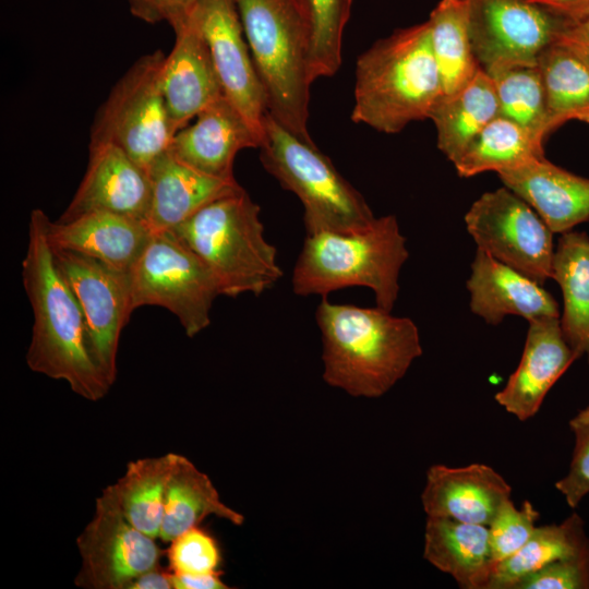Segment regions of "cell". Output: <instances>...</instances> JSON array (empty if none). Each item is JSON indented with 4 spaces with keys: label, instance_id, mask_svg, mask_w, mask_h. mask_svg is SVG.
<instances>
[{
    "label": "cell",
    "instance_id": "cell-26",
    "mask_svg": "<svg viewBox=\"0 0 589 589\" xmlns=\"http://www.w3.org/2000/svg\"><path fill=\"white\" fill-rule=\"evenodd\" d=\"M211 515L236 526L244 521L242 514L221 502L208 476L178 454L166 488L159 539L170 542Z\"/></svg>",
    "mask_w": 589,
    "mask_h": 589
},
{
    "label": "cell",
    "instance_id": "cell-16",
    "mask_svg": "<svg viewBox=\"0 0 589 589\" xmlns=\"http://www.w3.org/2000/svg\"><path fill=\"white\" fill-rule=\"evenodd\" d=\"M529 323L520 361L496 402L519 421L536 416L552 386L578 359L566 341L560 317H541Z\"/></svg>",
    "mask_w": 589,
    "mask_h": 589
},
{
    "label": "cell",
    "instance_id": "cell-21",
    "mask_svg": "<svg viewBox=\"0 0 589 589\" xmlns=\"http://www.w3.org/2000/svg\"><path fill=\"white\" fill-rule=\"evenodd\" d=\"M46 230L53 250L77 252L122 272L131 271L153 233L146 221L107 211L68 221L48 217Z\"/></svg>",
    "mask_w": 589,
    "mask_h": 589
},
{
    "label": "cell",
    "instance_id": "cell-20",
    "mask_svg": "<svg viewBox=\"0 0 589 589\" xmlns=\"http://www.w3.org/2000/svg\"><path fill=\"white\" fill-rule=\"evenodd\" d=\"M469 306L473 314L491 325L508 315L528 322L541 317H560L555 299L539 283L477 249L466 283Z\"/></svg>",
    "mask_w": 589,
    "mask_h": 589
},
{
    "label": "cell",
    "instance_id": "cell-8",
    "mask_svg": "<svg viewBox=\"0 0 589 589\" xmlns=\"http://www.w3.org/2000/svg\"><path fill=\"white\" fill-rule=\"evenodd\" d=\"M165 59L160 50L140 57L111 88L91 128L89 145H117L147 172L175 135L161 86Z\"/></svg>",
    "mask_w": 589,
    "mask_h": 589
},
{
    "label": "cell",
    "instance_id": "cell-10",
    "mask_svg": "<svg viewBox=\"0 0 589 589\" xmlns=\"http://www.w3.org/2000/svg\"><path fill=\"white\" fill-rule=\"evenodd\" d=\"M478 249L540 285L552 278L553 232L539 214L507 187L485 192L465 215Z\"/></svg>",
    "mask_w": 589,
    "mask_h": 589
},
{
    "label": "cell",
    "instance_id": "cell-4",
    "mask_svg": "<svg viewBox=\"0 0 589 589\" xmlns=\"http://www.w3.org/2000/svg\"><path fill=\"white\" fill-rule=\"evenodd\" d=\"M408 256L394 215L375 217L353 231L306 235L293 267L292 290L302 297H327L342 288L366 287L374 292L376 306L392 312Z\"/></svg>",
    "mask_w": 589,
    "mask_h": 589
},
{
    "label": "cell",
    "instance_id": "cell-42",
    "mask_svg": "<svg viewBox=\"0 0 589 589\" xmlns=\"http://www.w3.org/2000/svg\"><path fill=\"white\" fill-rule=\"evenodd\" d=\"M171 573V572H170ZM220 574L214 575H176L171 573L172 589H228L219 577Z\"/></svg>",
    "mask_w": 589,
    "mask_h": 589
},
{
    "label": "cell",
    "instance_id": "cell-39",
    "mask_svg": "<svg viewBox=\"0 0 589 589\" xmlns=\"http://www.w3.org/2000/svg\"><path fill=\"white\" fill-rule=\"evenodd\" d=\"M135 17L155 24L167 22L178 31L195 14L200 0H128Z\"/></svg>",
    "mask_w": 589,
    "mask_h": 589
},
{
    "label": "cell",
    "instance_id": "cell-22",
    "mask_svg": "<svg viewBox=\"0 0 589 589\" xmlns=\"http://www.w3.org/2000/svg\"><path fill=\"white\" fill-rule=\"evenodd\" d=\"M505 187L522 197L553 233L589 220V179L543 157L497 173Z\"/></svg>",
    "mask_w": 589,
    "mask_h": 589
},
{
    "label": "cell",
    "instance_id": "cell-38",
    "mask_svg": "<svg viewBox=\"0 0 589 589\" xmlns=\"http://www.w3.org/2000/svg\"><path fill=\"white\" fill-rule=\"evenodd\" d=\"M515 589H589V543L527 576Z\"/></svg>",
    "mask_w": 589,
    "mask_h": 589
},
{
    "label": "cell",
    "instance_id": "cell-9",
    "mask_svg": "<svg viewBox=\"0 0 589 589\" xmlns=\"http://www.w3.org/2000/svg\"><path fill=\"white\" fill-rule=\"evenodd\" d=\"M132 305L167 309L192 338L211 323L218 281L204 262L172 230L153 232L130 271Z\"/></svg>",
    "mask_w": 589,
    "mask_h": 589
},
{
    "label": "cell",
    "instance_id": "cell-12",
    "mask_svg": "<svg viewBox=\"0 0 589 589\" xmlns=\"http://www.w3.org/2000/svg\"><path fill=\"white\" fill-rule=\"evenodd\" d=\"M52 251L83 312L94 358L112 385L121 332L134 311L130 272L77 252Z\"/></svg>",
    "mask_w": 589,
    "mask_h": 589
},
{
    "label": "cell",
    "instance_id": "cell-28",
    "mask_svg": "<svg viewBox=\"0 0 589 589\" xmlns=\"http://www.w3.org/2000/svg\"><path fill=\"white\" fill-rule=\"evenodd\" d=\"M552 278L563 296L560 318L563 335L577 358L585 356L589 363V236L586 232L561 233Z\"/></svg>",
    "mask_w": 589,
    "mask_h": 589
},
{
    "label": "cell",
    "instance_id": "cell-41",
    "mask_svg": "<svg viewBox=\"0 0 589 589\" xmlns=\"http://www.w3.org/2000/svg\"><path fill=\"white\" fill-rule=\"evenodd\" d=\"M557 40L570 46L589 60V16L576 23H569Z\"/></svg>",
    "mask_w": 589,
    "mask_h": 589
},
{
    "label": "cell",
    "instance_id": "cell-33",
    "mask_svg": "<svg viewBox=\"0 0 589 589\" xmlns=\"http://www.w3.org/2000/svg\"><path fill=\"white\" fill-rule=\"evenodd\" d=\"M498 115L545 137L552 132L541 73L537 65L517 67L491 75Z\"/></svg>",
    "mask_w": 589,
    "mask_h": 589
},
{
    "label": "cell",
    "instance_id": "cell-23",
    "mask_svg": "<svg viewBox=\"0 0 589 589\" xmlns=\"http://www.w3.org/2000/svg\"><path fill=\"white\" fill-rule=\"evenodd\" d=\"M152 199L146 223L153 232L172 230L208 203L242 189L236 178L200 172L169 149L148 170Z\"/></svg>",
    "mask_w": 589,
    "mask_h": 589
},
{
    "label": "cell",
    "instance_id": "cell-24",
    "mask_svg": "<svg viewBox=\"0 0 589 589\" xmlns=\"http://www.w3.org/2000/svg\"><path fill=\"white\" fill-rule=\"evenodd\" d=\"M424 558L462 589H486L494 568L488 526L428 516Z\"/></svg>",
    "mask_w": 589,
    "mask_h": 589
},
{
    "label": "cell",
    "instance_id": "cell-18",
    "mask_svg": "<svg viewBox=\"0 0 589 589\" xmlns=\"http://www.w3.org/2000/svg\"><path fill=\"white\" fill-rule=\"evenodd\" d=\"M195 118L193 124L173 135L169 152L200 172L233 178L237 154L244 148H259V135L225 95Z\"/></svg>",
    "mask_w": 589,
    "mask_h": 589
},
{
    "label": "cell",
    "instance_id": "cell-30",
    "mask_svg": "<svg viewBox=\"0 0 589 589\" xmlns=\"http://www.w3.org/2000/svg\"><path fill=\"white\" fill-rule=\"evenodd\" d=\"M426 21L442 96L450 95L480 69L471 44L469 0H440Z\"/></svg>",
    "mask_w": 589,
    "mask_h": 589
},
{
    "label": "cell",
    "instance_id": "cell-31",
    "mask_svg": "<svg viewBox=\"0 0 589 589\" xmlns=\"http://www.w3.org/2000/svg\"><path fill=\"white\" fill-rule=\"evenodd\" d=\"M552 131L589 109V60L555 40L538 57Z\"/></svg>",
    "mask_w": 589,
    "mask_h": 589
},
{
    "label": "cell",
    "instance_id": "cell-36",
    "mask_svg": "<svg viewBox=\"0 0 589 589\" xmlns=\"http://www.w3.org/2000/svg\"><path fill=\"white\" fill-rule=\"evenodd\" d=\"M167 550L169 570L176 575L221 574V553L217 541L200 526L171 540Z\"/></svg>",
    "mask_w": 589,
    "mask_h": 589
},
{
    "label": "cell",
    "instance_id": "cell-2",
    "mask_svg": "<svg viewBox=\"0 0 589 589\" xmlns=\"http://www.w3.org/2000/svg\"><path fill=\"white\" fill-rule=\"evenodd\" d=\"M315 317L323 342V378L351 396H383L422 354L414 322L378 306L334 303L323 297Z\"/></svg>",
    "mask_w": 589,
    "mask_h": 589
},
{
    "label": "cell",
    "instance_id": "cell-11",
    "mask_svg": "<svg viewBox=\"0 0 589 589\" xmlns=\"http://www.w3.org/2000/svg\"><path fill=\"white\" fill-rule=\"evenodd\" d=\"M469 22L474 57L489 75L537 65L569 24L527 0H469Z\"/></svg>",
    "mask_w": 589,
    "mask_h": 589
},
{
    "label": "cell",
    "instance_id": "cell-6",
    "mask_svg": "<svg viewBox=\"0 0 589 589\" xmlns=\"http://www.w3.org/2000/svg\"><path fill=\"white\" fill-rule=\"evenodd\" d=\"M216 277L221 296H260L283 276L264 237L261 207L241 190L219 197L172 229Z\"/></svg>",
    "mask_w": 589,
    "mask_h": 589
},
{
    "label": "cell",
    "instance_id": "cell-17",
    "mask_svg": "<svg viewBox=\"0 0 589 589\" xmlns=\"http://www.w3.org/2000/svg\"><path fill=\"white\" fill-rule=\"evenodd\" d=\"M175 34L173 48L164 62L161 86L176 134L224 92L196 12Z\"/></svg>",
    "mask_w": 589,
    "mask_h": 589
},
{
    "label": "cell",
    "instance_id": "cell-13",
    "mask_svg": "<svg viewBox=\"0 0 589 589\" xmlns=\"http://www.w3.org/2000/svg\"><path fill=\"white\" fill-rule=\"evenodd\" d=\"M156 539L147 536L103 493L95 513L76 538L81 566L75 586L85 589H128L143 573L159 567Z\"/></svg>",
    "mask_w": 589,
    "mask_h": 589
},
{
    "label": "cell",
    "instance_id": "cell-3",
    "mask_svg": "<svg viewBox=\"0 0 589 589\" xmlns=\"http://www.w3.org/2000/svg\"><path fill=\"white\" fill-rule=\"evenodd\" d=\"M441 97L428 21L375 41L356 61L351 111L356 123L395 134L429 119Z\"/></svg>",
    "mask_w": 589,
    "mask_h": 589
},
{
    "label": "cell",
    "instance_id": "cell-34",
    "mask_svg": "<svg viewBox=\"0 0 589 589\" xmlns=\"http://www.w3.org/2000/svg\"><path fill=\"white\" fill-rule=\"evenodd\" d=\"M309 32L312 82L336 74L341 65V43L352 0H300Z\"/></svg>",
    "mask_w": 589,
    "mask_h": 589
},
{
    "label": "cell",
    "instance_id": "cell-25",
    "mask_svg": "<svg viewBox=\"0 0 589 589\" xmlns=\"http://www.w3.org/2000/svg\"><path fill=\"white\" fill-rule=\"evenodd\" d=\"M497 116L498 100L493 79L480 68L458 91L442 96L429 119L436 129L438 149L455 163Z\"/></svg>",
    "mask_w": 589,
    "mask_h": 589
},
{
    "label": "cell",
    "instance_id": "cell-32",
    "mask_svg": "<svg viewBox=\"0 0 589 589\" xmlns=\"http://www.w3.org/2000/svg\"><path fill=\"white\" fill-rule=\"evenodd\" d=\"M588 543L578 514H572L561 524L537 526L518 552L494 566L486 589H515L527 576L577 553Z\"/></svg>",
    "mask_w": 589,
    "mask_h": 589
},
{
    "label": "cell",
    "instance_id": "cell-44",
    "mask_svg": "<svg viewBox=\"0 0 589 589\" xmlns=\"http://www.w3.org/2000/svg\"><path fill=\"white\" fill-rule=\"evenodd\" d=\"M579 121L589 123V109L585 113L581 115V117L579 118Z\"/></svg>",
    "mask_w": 589,
    "mask_h": 589
},
{
    "label": "cell",
    "instance_id": "cell-40",
    "mask_svg": "<svg viewBox=\"0 0 589 589\" xmlns=\"http://www.w3.org/2000/svg\"><path fill=\"white\" fill-rule=\"evenodd\" d=\"M568 23H576L589 16V0H527Z\"/></svg>",
    "mask_w": 589,
    "mask_h": 589
},
{
    "label": "cell",
    "instance_id": "cell-37",
    "mask_svg": "<svg viewBox=\"0 0 589 589\" xmlns=\"http://www.w3.org/2000/svg\"><path fill=\"white\" fill-rule=\"evenodd\" d=\"M574 452L568 472L555 483L568 506L575 508L589 494V406L569 421Z\"/></svg>",
    "mask_w": 589,
    "mask_h": 589
},
{
    "label": "cell",
    "instance_id": "cell-15",
    "mask_svg": "<svg viewBox=\"0 0 589 589\" xmlns=\"http://www.w3.org/2000/svg\"><path fill=\"white\" fill-rule=\"evenodd\" d=\"M151 199L148 172L122 148L110 143L89 145L85 175L58 220L107 211L146 221Z\"/></svg>",
    "mask_w": 589,
    "mask_h": 589
},
{
    "label": "cell",
    "instance_id": "cell-1",
    "mask_svg": "<svg viewBox=\"0 0 589 589\" xmlns=\"http://www.w3.org/2000/svg\"><path fill=\"white\" fill-rule=\"evenodd\" d=\"M47 219L43 209L32 211L22 261V281L34 316L26 363L36 373L65 381L82 398L97 401L111 383L94 358L83 312L56 262Z\"/></svg>",
    "mask_w": 589,
    "mask_h": 589
},
{
    "label": "cell",
    "instance_id": "cell-27",
    "mask_svg": "<svg viewBox=\"0 0 589 589\" xmlns=\"http://www.w3.org/2000/svg\"><path fill=\"white\" fill-rule=\"evenodd\" d=\"M177 456L167 453L130 461L123 476L101 492L129 522L154 539L159 538L166 488Z\"/></svg>",
    "mask_w": 589,
    "mask_h": 589
},
{
    "label": "cell",
    "instance_id": "cell-5",
    "mask_svg": "<svg viewBox=\"0 0 589 589\" xmlns=\"http://www.w3.org/2000/svg\"><path fill=\"white\" fill-rule=\"evenodd\" d=\"M268 112L308 142L310 32L300 0H235Z\"/></svg>",
    "mask_w": 589,
    "mask_h": 589
},
{
    "label": "cell",
    "instance_id": "cell-35",
    "mask_svg": "<svg viewBox=\"0 0 589 589\" xmlns=\"http://www.w3.org/2000/svg\"><path fill=\"white\" fill-rule=\"evenodd\" d=\"M540 513L531 502L518 508L512 498L506 500L488 526L493 565L518 552L533 534Z\"/></svg>",
    "mask_w": 589,
    "mask_h": 589
},
{
    "label": "cell",
    "instance_id": "cell-14",
    "mask_svg": "<svg viewBox=\"0 0 589 589\" xmlns=\"http://www.w3.org/2000/svg\"><path fill=\"white\" fill-rule=\"evenodd\" d=\"M196 16L225 97L262 141L266 95L235 0H200Z\"/></svg>",
    "mask_w": 589,
    "mask_h": 589
},
{
    "label": "cell",
    "instance_id": "cell-29",
    "mask_svg": "<svg viewBox=\"0 0 589 589\" xmlns=\"http://www.w3.org/2000/svg\"><path fill=\"white\" fill-rule=\"evenodd\" d=\"M545 137L503 117H495L453 163L462 178L500 173L543 157Z\"/></svg>",
    "mask_w": 589,
    "mask_h": 589
},
{
    "label": "cell",
    "instance_id": "cell-43",
    "mask_svg": "<svg viewBox=\"0 0 589 589\" xmlns=\"http://www.w3.org/2000/svg\"><path fill=\"white\" fill-rule=\"evenodd\" d=\"M128 589H172L171 573L160 567L153 568L136 577Z\"/></svg>",
    "mask_w": 589,
    "mask_h": 589
},
{
    "label": "cell",
    "instance_id": "cell-19",
    "mask_svg": "<svg viewBox=\"0 0 589 589\" xmlns=\"http://www.w3.org/2000/svg\"><path fill=\"white\" fill-rule=\"evenodd\" d=\"M510 494L507 481L485 464H438L426 472L421 501L428 516L489 526Z\"/></svg>",
    "mask_w": 589,
    "mask_h": 589
},
{
    "label": "cell",
    "instance_id": "cell-7",
    "mask_svg": "<svg viewBox=\"0 0 589 589\" xmlns=\"http://www.w3.org/2000/svg\"><path fill=\"white\" fill-rule=\"evenodd\" d=\"M259 149L265 170L302 203L306 235L353 231L375 219L363 195L332 160L313 142L289 131L269 112L263 122Z\"/></svg>",
    "mask_w": 589,
    "mask_h": 589
}]
</instances>
